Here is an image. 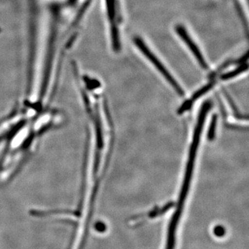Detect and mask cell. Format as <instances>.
<instances>
[{
    "label": "cell",
    "mask_w": 249,
    "mask_h": 249,
    "mask_svg": "<svg viewBox=\"0 0 249 249\" xmlns=\"http://www.w3.org/2000/svg\"><path fill=\"white\" fill-rule=\"evenodd\" d=\"M134 43H135L136 46L138 47L140 52L145 55V58H146L149 61L151 62L152 65L155 66V68L163 75V76L164 77L165 79L168 80V83L173 87L174 89L176 90L177 92H178L180 96H183V95H184V92H183L181 87L179 86L178 83H177L176 80H175L173 76L170 74L169 71L165 68L163 64L160 61V59L157 58V55L152 53L151 49L147 47L145 42H143V40H142L141 37H137L134 38Z\"/></svg>",
    "instance_id": "obj_1"
},
{
    "label": "cell",
    "mask_w": 249,
    "mask_h": 249,
    "mask_svg": "<svg viewBox=\"0 0 249 249\" xmlns=\"http://www.w3.org/2000/svg\"><path fill=\"white\" fill-rule=\"evenodd\" d=\"M175 30H176L177 34L179 36L180 38L184 42L187 47L189 48L190 51L194 55L198 63L201 65L203 69H205V70L208 69V65L204 56H203V54L201 53L196 42L193 41V38L189 35L185 27L182 25L178 24V25H177L176 27H175Z\"/></svg>",
    "instance_id": "obj_2"
},
{
    "label": "cell",
    "mask_w": 249,
    "mask_h": 249,
    "mask_svg": "<svg viewBox=\"0 0 249 249\" xmlns=\"http://www.w3.org/2000/svg\"><path fill=\"white\" fill-rule=\"evenodd\" d=\"M245 68H247V65H246V66H241L240 68L237 69V70H234V71L229 72V73L223 75L221 78H222V80L230 79V78H232V77L236 76H237V75L240 74L241 72H242L245 70Z\"/></svg>",
    "instance_id": "obj_3"
},
{
    "label": "cell",
    "mask_w": 249,
    "mask_h": 249,
    "mask_svg": "<svg viewBox=\"0 0 249 249\" xmlns=\"http://www.w3.org/2000/svg\"><path fill=\"white\" fill-rule=\"evenodd\" d=\"M216 124H217V116H214L213 118L212 124H211L209 132V140H213L214 137V131H215Z\"/></svg>",
    "instance_id": "obj_4"
},
{
    "label": "cell",
    "mask_w": 249,
    "mask_h": 249,
    "mask_svg": "<svg viewBox=\"0 0 249 249\" xmlns=\"http://www.w3.org/2000/svg\"><path fill=\"white\" fill-rule=\"evenodd\" d=\"M213 232L217 237H223L226 234V229L222 226L218 225L214 228Z\"/></svg>",
    "instance_id": "obj_5"
},
{
    "label": "cell",
    "mask_w": 249,
    "mask_h": 249,
    "mask_svg": "<svg viewBox=\"0 0 249 249\" xmlns=\"http://www.w3.org/2000/svg\"><path fill=\"white\" fill-rule=\"evenodd\" d=\"M95 229H96V230L98 232H103L106 231L107 228H106V225L104 223L98 222L96 223V226H95Z\"/></svg>",
    "instance_id": "obj_6"
}]
</instances>
